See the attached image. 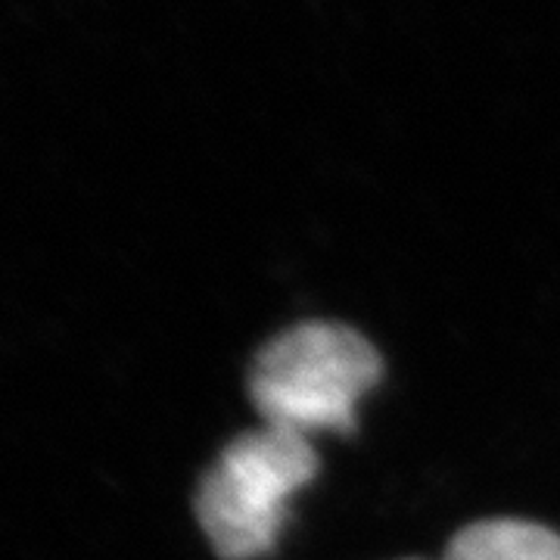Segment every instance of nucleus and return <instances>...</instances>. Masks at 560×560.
Listing matches in <instances>:
<instances>
[{"mask_svg": "<svg viewBox=\"0 0 560 560\" xmlns=\"http://www.w3.org/2000/svg\"><path fill=\"white\" fill-rule=\"evenodd\" d=\"M383 377L381 352L359 330L302 320L261 346L249 364V399L261 423L300 436L355 430V408Z\"/></svg>", "mask_w": 560, "mask_h": 560, "instance_id": "1", "label": "nucleus"}, {"mask_svg": "<svg viewBox=\"0 0 560 560\" xmlns=\"http://www.w3.org/2000/svg\"><path fill=\"white\" fill-rule=\"evenodd\" d=\"M445 560H560V536L539 523L495 517L458 529Z\"/></svg>", "mask_w": 560, "mask_h": 560, "instance_id": "3", "label": "nucleus"}, {"mask_svg": "<svg viewBox=\"0 0 560 560\" xmlns=\"http://www.w3.org/2000/svg\"><path fill=\"white\" fill-rule=\"evenodd\" d=\"M318 474L308 436L261 423L224 445L197 489V521L221 560H256L275 548L287 501Z\"/></svg>", "mask_w": 560, "mask_h": 560, "instance_id": "2", "label": "nucleus"}]
</instances>
